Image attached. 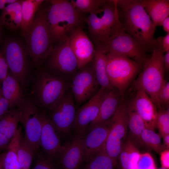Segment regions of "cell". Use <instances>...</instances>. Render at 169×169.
<instances>
[{
	"label": "cell",
	"instance_id": "obj_1",
	"mask_svg": "<svg viewBox=\"0 0 169 169\" xmlns=\"http://www.w3.org/2000/svg\"><path fill=\"white\" fill-rule=\"evenodd\" d=\"M117 7L124 31L151 52L156 42V28L141 0H117Z\"/></svg>",
	"mask_w": 169,
	"mask_h": 169
},
{
	"label": "cell",
	"instance_id": "obj_2",
	"mask_svg": "<svg viewBox=\"0 0 169 169\" xmlns=\"http://www.w3.org/2000/svg\"><path fill=\"white\" fill-rule=\"evenodd\" d=\"M68 82L44 68H38L26 95L40 110L48 112L69 88Z\"/></svg>",
	"mask_w": 169,
	"mask_h": 169
},
{
	"label": "cell",
	"instance_id": "obj_3",
	"mask_svg": "<svg viewBox=\"0 0 169 169\" xmlns=\"http://www.w3.org/2000/svg\"><path fill=\"white\" fill-rule=\"evenodd\" d=\"M47 18L54 44L65 39L75 28L84 26L86 14L68 0H47Z\"/></svg>",
	"mask_w": 169,
	"mask_h": 169
},
{
	"label": "cell",
	"instance_id": "obj_4",
	"mask_svg": "<svg viewBox=\"0 0 169 169\" xmlns=\"http://www.w3.org/2000/svg\"><path fill=\"white\" fill-rule=\"evenodd\" d=\"M44 2L36 13L30 31L24 37L29 57L36 68L43 64L54 44L48 20V3L44 5Z\"/></svg>",
	"mask_w": 169,
	"mask_h": 169
},
{
	"label": "cell",
	"instance_id": "obj_5",
	"mask_svg": "<svg viewBox=\"0 0 169 169\" xmlns=\"http://www.w3.org/2000/svg\"><path fill=\"white\" fill-rule=\"evenodd\" d=\"M87 34L93 43L111 39L125 31L118 16L117 0H107L103 8L89 14Z\"/></svg>",
	"mask_w": 169,
	"mask_h": 169
},
{
	"label": "cell",
	"instance_id": "obj_6",
	"mask_svg": "<svg viewBox=\"0 0 169 169\" xmlns=\"http://www.w3.org/2000/svg\"><path fill=\"white\" fill-rule=\"evenodd\" d=\"M162 38V36H160L156 39V42L151 56L134 81L150 98L157 110L160 108L158 94L165 80Z\"/></svg>",
	"mask_w": 169,
	"mask_h": 169
},
{
	"label": "cell",
	"instance_id": "obj_7",
	"mask_svg": "<svg viewBox=\"0 0 169 169\" xmlns=\"http://www.w3.org/2000/svg\"><path fill=\"white\" fill-rule=\"evenodd\" d=\"M1 53L10 71L26 95L29 91L34 73L30 67L26 46L18 39L9 38L4 43Z\"/></svg>",
	"mask_w": 169,
	"mask_h": 169
},
{
	"label": "cell",
	"instance_id": "obj_8",
	"mask_svg": "<svg viewBox=\"0 0 169 169\" xmlns=\"http://www.w3.org/2000/svg\"><path fill=\"white\" fill-rule=\"evenodd\" d=\"M106 69L111 86L124 97L125 92L143 65L128 57L115 53H107Z\"/></svg>",
	"mask_w": 169,
	"mask_h": 169
},
{
	"label": "cell",
	"instance_id": "obj_9",
	"mask_svg": "<svg viewBox=\"0 0 169 169\" xmlns=\"http://www.w3.org/2000/svg\"><path fill=\"white\" fill-rule=\"evenodd\" d=\"M55 44L44 62L45 63L44 68L67 81L71 80L78 69L76 59L69 46L68 38Z\"/></svg>",
	"mask_w": 169,
	"mask_h": 169
},
{
	"label": "cell",
	"instance_id": "obj_10",
	"mask_svg": "<svg viewBox=\"0 0 169 169\" xmlns=\"http://www.w3.org/2000/svg\"><path fill=\"white\" fill-rule=\"evenodd\" d=\"M110 121V128L104 148L117 166L119 155L128 130L127 102L125 96Z\"/></svg>",
	"mask_w": 169,
	"mask_h": 169
},
{
	"label": "cell",
	"instance_id": "obj_11",
	"mask_svg": "<svg viewBox=\"0 0 169 169\" xmlns=\"http://www.w3.org/2000/svg\"><path fill=\"white\" fill-rule=\"evenodd\" d=\"M76 105L69 87L48 115L61 138L72 131L76 113Z\"/></svg>",
	"mask_w": 169,
	"mask_h": 169
},
{
	"label": "cell",
	"instance_id": "obj_12",
	"mask_svg": "<svg viewBox=\"0 0 169 169\" xmlns=\"http://www.w3.org/2000/svg\"><path fill=\"white\" fill-rule=\"evenodd\" d=\"M92 61L79 69L70 80V88L76 106L90 99L100 88L93 71Z\"/></svg>",
	"mask_w": 169,
	"mask_h": 169
},
{
	"label": "cell",
	"instance_id": "obj_13",
	"mask_svg": "<svg viewBox=\"0 0 169 169\" xmlns=\"http://www.w3.org/2000/svg\"><path fill=\"white\" fill-rule=\"evenodd\" d=\"M100 43L106 53L120 54L143 65L150 57L147 50L125 31L111 39Z\"/></svg>",
	"mask_w": 169,
	"mask_h": 169
},
{
	"label": "cell",
	"instance_id": "obj_14",
	"mask_svg": "<svg viewBox=\"0 0 169 169\" xmlns=\"http://www.w3.org/2000/svg\"><path fill=\"white\" fill-rule=\"evenodd\" d=\"M131 86V98L126 99L127 107L135 111L143 120L146 128L154 131L158 110L146 93L134 82Z\"/></svg>",
	"mask_w": 169,
	"mask_h": 169
},
{
	"label": "cell",
	"instance_id": "obj_15",
	"mask_svg": "<svg viewBox=\"0 0 169 169\" xmlns=\"http://www.w3.org/2000/svg\"><path fill=\"white\" fill-rule=\"evenodd\" d=\"M21 109L20 122L24 128V136L36 154L40 149L42 128L40 110L26 95H25L24 102Z\"/></svg>",
	"mask_w": 169,
	"mask_h": 169
},
{
	"label": "cell",
	"instance_id": "obj_16",
	"mask_svg": "<svg viewBox=\"0 0 169 169\" xmlns=\"http://www.w3.org/2000/svg\"><path fill=\"white\" fill-rule=\"evenodd\" d=\"M107 90L100 87L94 96L76 111L72 129L74 136L84 137L89 125L97 117L101 101Z\"/></svg>",
	"mask_w": 169,
	"mask_h": 169
},
{
	"label": "cell",
	"instance_id": "obj_17",
	"mask_svg": "<svg viewBox=\"0 0 169 169\" xmlns=\"http://www.w3.org/2000/svg\"><path fill=\"white\" fill-rule=\"evenodd\" d=\"M84 26L74 29L68 38L69 46L74 55L78 70L91 62L95 54L94 44L84 31Z\"/></svg>",
	"mask_w": 169,
	"mask_h": 169
},
{
	"label": "cell",
	"instance_id": "obj_18",
	"mask_svg": "<svg viewBox=\"0 0 169 169\" xmlns=\"http://www.w3.org/2000/svg\"><path fill=\"white\" fill-rule=\"evenodd\" d=\"M42 124L40 149L50 158L56 160L63 148L61 137L48 114L40 110Z\"/></svg>",
	"mask_w": 169,
	"mask_h": 169
},
{
	"label": "cell",
	"instance_id": "obj_19",
	"mask_svg": "<svg viewBox=\"0 0 169 169\" xmlns=\"http://www.w3.org/2000/svg\"><path fill=\"white\" fill-rule=\"evenodd\" d=\"M110 128L109 120L87 131L82 138L83 155L81 165L87 162L105 147Z\"/></svg>",
	"mask_w": 169,
	"mask_h": 169
},
{
	"label": "cell",
	"instance_id": "obj_20",
	"mask_svg": "<svg viewBox=\"0 0 169 169\" xmlns=\"http://www.w3.org/2000/svg\"><path fill=\"white\" fill-rule=\"evenodd\" d=\"M63 146L56 161L59 169H79L83 160L82 138L74 136Z\"/></svg>",
	"mask_w": 169,
	"mask_h": 169
},
{
	"label": "cell",
	"instance_id": "obj_21",
	"mask_svg": "<svg viewBox=\"0 0 169 169\" xmlns=\"http://www.w3.org/2000/svg\"><path fill=\"white\" fill-rule=\"evenodd\" d=\"M123 97L119 90L114 87L107 90L101 101L98 115L89 125L87 131L109 120L117 110Z\"/></svg>",
	"mask_w": 169,
	"mask_h": 169
},
{
	"label": "cell",
	"instance_id": "obj_22",
	"mask_svg": "<svg viewBox=\"0 0 169 169\" xmlns=\"http://www.w3.org/2000/svg\"><path fill=\"white\" fill-rule=\"evenodd\" d=\"M93 43L95 51L92 62L95 75L100 87L110 89L113 87L110 83L106 72V52L100 42Z\"/></svg>",
	"mask_w": 169,
	"mask_h": 169
},
{
	"label": "cell",
	"instance_id": "obj_23",
	"mask_svg": "<svg viewBox=\"0 0 169 169\" xmlns=\"http://www.w3.org/2000/svg\"><path fill=\"white\" fill-rule=\"evenodd\" d=\"M0 86L10 108L21 107L24 102L25 95L18 81L10 71Z\"/></svg>",
	"mask_w": 169,
	"mask_h": 169
},
{
	"label": "cell",
	"instance_id": "obj_24",
	"mask_svg": "<svg viewBox=\"0 0 169 169\" xmlns=\"http://www.w3.org/2000/svg\"><path fill=\"white\" fill-rule=\"evenodd\" d=\"M141 3L156 28L162 26L169 15V0H141Z\"/></svg>",
	"mask_w": 169,
	"mask_h": 169
},
{
	"label": "cell",
	"instance_id": "obj_25",
	"mask_svg": "<svg viewBox=\"0 0 169 169\" xmlns=\"http://www.w3.org/2000/svg\"><path fill=\"white\" fill-rule=\"evenodd\" d=\"M141 153L137 146L127 136L118 158L121 169H136Z\"/></svg>",
	"mask_w": 169,
	"mask_h": 169
},
{
	"label": "cell",
	"instance_id": "obj_26",
	"mask_svg": "<svg viewBox=\"0 0 169 169\" xmlns=\"http://www.w3.org/2000/svg\"><path fill=\"white\" fill-rule=\"evenodd\" d=\"M22 1L17 0L2 11L0 16V23L11 30L16 31L20 28Z\"/></svg>",
	"mask_w": 169,
	"mask_h": 169
},
{
	"label": "cell",
	"instance_id": "obj_27",
	"mask_svg": "<svg viewBox=\"0 0 169 169\" xmlns=\"http://www.w3.org/2000/svg\"><path fill=\"white\" fill-rule=\"evenodd\" d=\"M44 0H22L21 5L22 22L20 30L24 37L30 31L36 13Z\"/></svg>",
	"mask_w": 169,
	"mask_h": 169
},
{
	"label": "cell",
	"instance_id": "obj_28",
	"mask_svg": "<svg viewBox=\"0 0 169 169\" xmlns=\"http://www.w3.org/2000/svg\"><path fill=\"white\" fill-rule=\"evenodd\" d=\"M22 115L21 107L10 109L0 120V132L11 141L18 128Z\"/></svg>",
	"mask_w": 169,
	"mask_h": 169
},
{
	"label": "cell",
	"instance_id": "obj_29",
	"mask_svg": "<svg viewBox=\"0 0 169 169\" xmlns=\"http://www.w3.org/2000/svg\"><path fill=\"white\" fill-rule=\"evenodd\" d=\"M128 127L129 134L127 135L138 148L143 146L141 136L146 128L145 123L139 115L134 110L127 107Z\"/></svg>",
	"mask_w": 169,
	"mask_h": 169
},
{
	"label": "cell",
	"instance_id": "obj_30",
	"mask_svg": "<svg viewBox=\"0 0 169 169\" xmlns=\"http://www.w3.org/2000/svg\"><path fill=\"white\" fill-rule=\"evenodd\" d=\"M22 130L21 126H19L15 136L6 149L3 169H21L18 158L17 150L22 135Z\"/></svg>",
	"mask_w": 169,
	"mask_h": 169
},
{
	"label": "cell",
	"instance_id": "obj_31",
	"mask_svg": "<svg viewBox=\"0 0 169 169\" xmlns=\"http://www.w3.org/2000/svg\"><path fill=\"white\" fill-rule=\"evenodd\" d=\"M82 165L79 169H115L116 167L113 160L106 153L104 147L87 162Z\"/></svg>",
	"mask_w": 169,
	"mask_h": 169
},
{
	"label": "cell",
	"instance_id": "obj_32",
	"mask_svg": "<svg viewBox=\"0 0 169 169\" xmlns=\"http://www.w3.org/2000/svg\"><path fill=\"white\" fill-rule=\"evenodd\" d=\"M36 153L26 140L22 135L17 150V156L21 169H30L34 156Z\"/></svg>",
	"mask_w": 169,
	"mask_h": 169
},
{
	"label": "cell",
	"instance_id": "obj_33",
	"mask_svg": "<svg viewBox=\"0 0 169 169\" xmlns=\"http://www.w3.org/2000/svg\"><path fill=\"white\" fill-rule=\"evenodd\" d=\"M141 139L144 146H146L160 154L164 151L161 141V136L154 131L145 128L142 131Z\"/></svg>",
	"mask_w": 169,
	"mask_h": 169
},
{
	"label": "cell",
	"instance_id": "obj_34",
	"mask_svg": "<svg viewBox=\"0 0 169 169\" xmlns=\"http://www.w3.org/2000/svg\"><path fill=\"white\" fill-rule=\"evenodd\" d=\"M71 3L79 11L87 14L102 9L107 0H71Z\"/></svg>",
	"mask_w": 169,
	"mask_h": 169
},
{
	"label": "cell",
	"instance_id": "obj_35",
	"mask_svg": "<svg viewBox=\"0 0 169 169\" xmlns=\"http://www.w3.org/2000/svg\"><path fill=\"white\" fill-rule=\"evenodd\" d=\"M158 110L156 126L161 137L169 134V108H161Z\"/></svg>",
	"mask_w": 169,
	"mask_h": 169
},
{
	"label": "cell",
	"instance_id": "obj_36",
	"mask_svg": "<svg viewBox=\"0 0 169 169\" xmlns=\"http://www.w3.org/2000/svg\"><path fill=\"white\" fill-rule=\"evenodd\" d=\"M36 155V161L33 169H59L56 162L44 154L40 149Z\"/></svg>",
	"mask_w": 169,
	"mask_h": 169
},
{
	"label": "cell",
	"instance_id": "obj_37",
	"mask_svg": "<svg viewBox=\"0 0 169 169\" xmlns=\"http://www.w3.org/2000/svg\"><path fill=\"white\" fill-rule=\"evenodd\" d=\"M158 100L160 107L159 109L169 108V82L166 80L159 92Z\"/></svg>",
	"mask_w": 169,
	"mask_h": 169
},
{
	"label": "cell",
	"instance_id": "obj_38",
	"mask_svg": "<svg viewBox=\"0 0 169 169\" xmlns=\"http://www.w3.org/2000/svg\"><path fill=\"white\" fill-rule=\"evenodd\" d=\"M136 169H156L154 159L150 153L141 154Z\"/></svg>",
	"mask_w": 169,
	"mask_h": 169
},
{
	"label": "cell",
	"instance_id": "obj_39",
	"mask_svg": "<svg viewBox=\"0 0 169 169\" xmlns=\"http://www.w3.org/2000/svg\"><path fill=\"white\" fill-rule=\"evenodd\" d=\"M10 109L9 103L4 96L0 86V120Z\"/></svg>",
	"mask_w": 169,
	"mask_h": 169
},
{
	"label": "cell",
	"instance_id": "obj_40",
	"mask_svg": "<svg viewBox=\"0 0 169 169\" xmlns=\"http://www.w3.org/2000/svg\"><path fill=\"white\" fill-rule=\"evenodd\" d=\"M8 69L6 61L0 52V85L7 76L8 72Z\"/></svg>",
	"mask_w": 169,
	"mask_h": 169
},
{
	"label": "cell",
	"instance_id": "obj_41",
	"mask_svg": "<svg viewBox=\"0 0 169 169\" xmlns=\"http://www.w3.org/2000/svg\"><path fill=\"white\" fill-rule=\"evenodd\" d=\"M160 154L161 167L169 169V150H164Z\"/></svg>",
	"mask_w": 169,
	"mask_h": 169
},
{
	"label": "cell",
	"instance_id": "obj_42",
	"mask_svg": "<svg viewBox=\"0 0 169 169\" xmlns=\"http://www.w3.org/2000/svg\"><path fill=\"white\" fill-rule=\"evenodd\" d=\"M11 141L0 132V151L6 150Z\"/></svg>",
	"mask_w": 169,
	"mask_h": 169
},
{
	"label": "cell",
	"instance_id": "obj_43",
	"mask_svg": "<svg viewBox=\"0 0 169 169\" xmlns=\"http://www.w3.org/2000/svg\"><path fill=\"white\" fill-rule=\"evenodd\" d=\"M162 45L164 53L169 51V33L162 36Z\"/></svg>",
	"mask_w": 169,
	"mask_h": 169
},
{
	"label": "cell",
	"instance_id": "obj_44",
	"mask_svg": "<svg viewBox=\"0 0 169 169\" xmlns=\"http://www.w3.org/2000/svg\"><path fill=\"white\" fill-rule=\"evenodd\" d=\"M163 65L165 73H168L169 71V51L163 55Z\"/></svg>",
	"mask_w": 169,
	"mask_h": 169
},
{
	"label": "cell",
	"instance_id": "obj_45",
	"mask_svg": "<svg viewBox=\"0 0 169 169\" xmlns=\"http://www.w3.org/2000/svg\"><path fill=\"white\" fill-rule=\"evenodd\" d=\"M17 0H0V10H3L8 5L15 2Z\"/></svg>",
	"mask_w": 169,
	"mask_h": 169
},
{
	"label": "cell",
	"instance_id": "obj_46",
	"mask_svg": "<svg viewBox=\"0 0 169 169\" xmlns=\"http://www.w3.org/2000/svg\"><path fill=\"white\" fill-rule=\"evenodd\" d=\"M163 139L162 144L164 150H169V134H167L162 137Z\"/></svg>",
	"mask_w": 169,
	"mask_h": 169
},
{
	"label": "cell",
	"instance_id": "obj_47",
	"mask_svg": "<svg viewBox=\"0 0 169 169\" xmlns=\"http://www.w3.org/2000/svg\"><path fill=\"white\" fill-rule=\"evenodd\" d=\"M164 30L167 33H169V17H166L163 21L162 23Z\"/></svg>",
	"mask_w": 169,
	"mask_h": 169
},
{
	"label": "cell",
	"instance_id": "obj_48",
	"mask_svg": "<svg viewBox=\"0 0 169 169\" xmlns=\"http://www.w3.org/2000/svg\"><path fill=\"white\" fill-rule=\"evenodd\" d=\"M6 151L0 154V169H3V163Z\"/></svg>",
	"mask_w": 169,
	"mask_h": 169
},
{
	"label": "cell",
	"instance_id": "obj_49",
	"mask_svg": "<svg viewBox=\"0 0 169 169\" xmlns=\"http://www.w3.org/2000/svg\"><path fill=\"white\" fill-rule=\"evenodd\" d=\"M156 169H167V168H166L161 167L160 168H159Z\"/></svg>",
	"mask_w": 169,
	"mask_h": 169
},
{
	"label": "cell",
	"instance_id": "obj_50",
	"mask_svg": "<svg viewBox=\"0 0 169 169\" xmlns=\"http://www.w3.org/2000/svg\"></svg>",
	"mask_w": 169,
	"mask_h": 169
}]
</instances>
